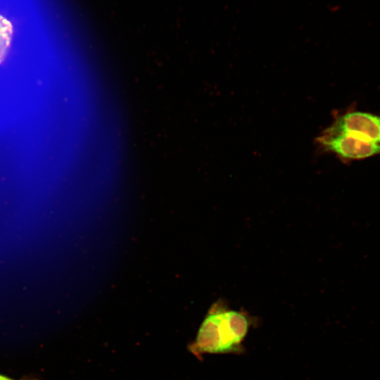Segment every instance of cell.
<instances>
[{
  "label": "cell",
  "instance_id": "cell-1",
  "mask_svg": "<svg viewBox=\"0 0 380 380\" xmlns=\"http://www.w3.org/2000/svg\"><path fill=\"white\" fill-rule=\"evenodd\" d=\"M320 146L343 160H360L380 154V144L357 136L326 129L317 137Z\"/></svg>",
  "mask_w": 380,
  "mask_h": 380
},
{
  "label": "cell",
  "instance_id": "cell-2",
  "mask_svg": "<svg viewBox=\"0 0 380 380\" xmlns=\"http://www.w3.org/2000/svg\"><path fill=\"white\" fill-rule=\"evenodd\" d=\"M327 129L350 134L380 144V116L368 113L351 111L338 115Z\"/></svg>",
  "mask_w": 380,
  "mask_h": 380
},
{
  "label": "cell",
  "instance_id": "cell-3",
  "mask_svg": "<svg viewBox=\"0 0 380 380\" xmlns=\"http://www.w3.org/2000/svg\"><path fill=\"white\" fill-rule=\"evenodd\" d=\"M191 352L196 355L225 353L220 329V301L211 307L201 324L191 344Z\"/></svg>",
  "mask_w": 380,
  "mask_h": 380
},
{
  "label": "cell",
  "instance_id": "cell-4",
  "mask_svg": "<svg viewBox=\"0 0 380 380\" xmlns=\"http://www.w3.org/2000/svg\"><path fill=\"white\" fill-rule=\"evenodd\" d=\"M13 26L5 17L0 15V63L4 59L11 43Z\"/></svg>",
  "mask_w": 380,
  "mask_h": 380
},
{
  "label": "cell",
  "instance_id": "cell-5",
  "mask_svg": "<svg viewBox=\"0 0 380 380\" xmlns=\"http://www.w3.org/2000/svg\"><path fill=\"white\" fill-rule=\"evenodd\" d=\"M0 380H15V379L0 375Z\"/></svg>",
  "mask_w": 380,
  "mask_h": 380
}]
</instances>
